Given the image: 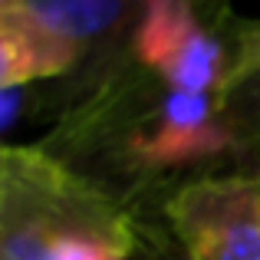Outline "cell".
Wrapping results in <instances>:
<instances>
[{"instance_id": "obj_1", "label": "cell", "mask_w": 260, "mask_h": 260, "mask_svg": "<svg viewBox=\"0 0 260 260\" xmlns=\"http://www.w3.org/2000/svg\"><path fill=\"white\" fill-rule=\"evenodd\" d=\"M0 260H135L145 211L40 145L0 152Z\"/></svg>"}, {"instance_id": "obj_2", "label": "cell", "mask_w": 260, "mask_h": 260, "mask_svg": "<svg viewBox=\"0 0 260 260\" xmlns=\"http://www.w3.org/2000/svg\"><path fill=\"white\" fill-rule=\"evenodd\" d=\"M184 260H260V172L198 175L161 198Z\"/></svg>"}, {"instance_id": "obj_3", "label": "cell", "mask_w": 260, "mask_h": 260, "mask_svg": "<svg viewBox=\"0 0 260 260\" xmlns=\"http://www.w3.org/2000/svg\"><path fill=\"white\" fill-rule=\"evenodd\" d=\"M198 0H142L128 56L165 89L221 95L231 76V43L201 20Z\"/></svg>"}, {"instance_id": "obj_4", "label": "cell", "mask_w": 260, "mask_h": 260, "mask_svg": "<svg viewBox=\"0 0 260 260\" xmlns=\"http://www.w3.org/2000/svg\"><path fill=\"white\" fill-rule=\"evenodd\" d=\"M10 7L76 46L79 70L92 73L128 56L142 0H13Z\"/></svg>"}, {"instance_id": "obj_5", "label": "cell", "mask_w": 260, "mask_h": 260, "mask_svg": "<svg viewBox=\"0 0 260 260\" xmlns=\"http://www.w3.org/2000/svg\"><path fill=\"white\" fill-rule=\"evenodd\" d=\"M79 70V50L53 37L33 17L0 10V89L33 86L43 79H63Z\"/></svg>"}, {"instance_id": "obj_6", "label": "cell", "mask_w": 260, "mask_h": 260, "mask_svg": "<svg viewBox=\"0 0 260 260\" xmlns=\"http://www.w3.org/2000/svg\"><path fill=\"white\" fill-rule=\"evenodd\" d=\"M221 112L234 135L237 158L260 161V70L224 86Z\"/></svg>"}, {"instance_id": "obj_7", "label": "cell", "mask_w": 260, "mask_h": 260, "mask_svg": "<svg viewBox=\"0 0 260 260\" xmlns=\"http://www.w3.org/2000/svg\"><path fill=\"white\" fill-rule=\"evenodd\" d=\"M260 70V23H237L231 30V76L228 83Z\"/></svg>"}, {"instance_id": "obj_8", "label": "cell", "mask_w": 260, "mask_h": 260, "mask_svg": "<svg viewBox=\"0 0 260 260\" xmlns=\"http://www.w3.org/2000/svg\"><path fill=\"white\" fill-rule=\"evenodd\" d=\"M135 260H184V254H181V247L175 244L172 231L165 228V221H155V217L142 214Z\"/></svg>"}, {"instance_id": "obj_9", "label": "cell", "mask_w": 260, "mask_h": 260, "mask_svg": "<svg viewBox=\"0 0 260 260\" xmlns=\"http://www.w3.org/2000/svg\"><path fill=\"white\" fill-rule=\"evenodd\" d=\"M26 106H30V86H4L0 89V139H4V132H10L20 122ZM0 148H4V142H0Z\"/></svg>"}, {"instance_id": "obj_10", "label": "cell", "mask_w": 260, "mask_h": 260, "mask_svg": "<svg viewBox=\"0 0 260 260\" xmlns=\"http://www.w3.org/2000/svg\"><path fill=\"white\" fill-rule=\"evenodd\" d=\"M198 4H201V7H214L217 0H198Z\"/></svg>"}, {"instance_id": "obj_11", "label": "cell", "mask_w": 260, "mask_h": 260, "mask_svg": "<svg viewBox=\"0 0 260 260\" xmlns=\"http://www.w3.org/2000/svg\"><path fill=\"white\" fill-rule=\"evenodd\" d=\"M0 152H4V148H0ZM0 198H4V172H0Z\"/></svg>"}]
</instances>
